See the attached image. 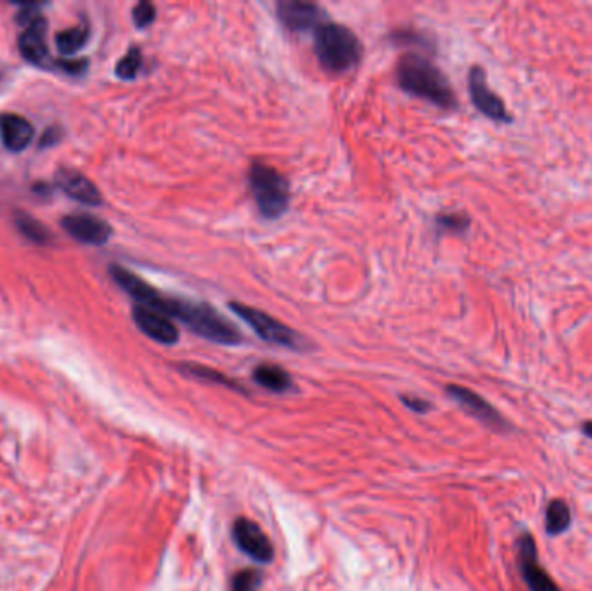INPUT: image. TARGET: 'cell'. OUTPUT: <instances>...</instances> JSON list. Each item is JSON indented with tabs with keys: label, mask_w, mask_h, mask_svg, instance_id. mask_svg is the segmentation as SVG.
I'll use <instances>...</instances> for the list:
<instances>
[{
	"label": "cell",
	"mask_w": 592,
	"mask_h": 591,
	"mask_svg": "<svg viewBox=\"0 0 592 591\" xmlns=\"http://www.w3.org/2000/svg\"><path fill=\"white\" fill-rule=\"evenodd\" d=\"M110 275L113 281L137 302V306H144L167 317L179 319L191 332L204 340L221 346H240L242 342L240 330L210 304L183 296H165L143 277L116 264L110 267Z\"/></svg>",
	"instance_id": "cell-1"
},
{
	"label": "cell",
	"mask_w": 592,
	"mask_h": 591,
	"mask_svg": "<svg viewBox=\"0 0 592 591\" xmlns=\"http://www.w3.org/2000/svg\"><path fill=\"white\" fill-rule=\"evenodd\" d=\"M397 82L402 91L421 97L442 110L458 108V95L449 78L428 55H402L397 65Z\"/></svg>",
	"instance_id": "cell-2"
},
{
	"label": "cell",
	"mask_w": 592,
	"mask_h": 591,
	"mask_svg": "<svg viewBox=\"0 0 592 591\" xmlns=\"http://www.w3.org/2000/svg\"><path fill=\"white\" fill-rule=\"evenodd\" d=\"M314 51L319 65L331 74H345L362 57V44L350 28L326 21L314 32Z\"/></svg>",
	"instance_id": "cell-3"
},
{
	"label": "cell",
	"mask_w": 592,
	"mask_h": 591,
	"mask_svg": "<svg viewBox=\"0 0 592 591\" xmlns=\"http://www.w3.org/2000/svg\"><path fill=\"white\" fill-rule=\"evenodd\" d=\"M248 185L261 217L279 219L290 205V183L278 168L261 162H253L248 170Z\"/></svg>",
	"instance_id": "cell-4"
},
{
	"label": "cell",
	"mask_w": 592,
	"mask_h": 591,
	"mask_svg": "<svg viewBox=\"0 0 592 591\" xmlns=\"http://www.w3.org/2000/svg\"><path fill=\"white\" fill-rule=\"evenodd\" d=\"M229 307L253 332L257 333L263 342L274 344L279 347H286V349H293V351L303 347V338L295 330H291L290 326L278 321L276 317H272L260 309H253L246 304H240V302H231Z\"/></svg>",
	"instance_id": "cell-5"
},
{
	"label": "cell",
	"mask_w": 592,
	"mask_h": 591,
	"mask_svg": "<svg viewBox=\"0 0 592 591\" xmlns=\"http://www.w3.org/2000/svg\"><path fill=\"white\" fill-rule=\"evenodd\" d=\"M468 91H469L471 103L475 105L477 110L480 111L481 115H485L487 118H490L498 124H511L513 122V116L509 115L504 101L490 89L488 80H487V72L479 65L471 66V70L468 74Z\"/></svg>",
	"instance_id": "cell-6"
},
{
	"label": "cell",
	"mask_w": 592,
	"mask_h": 591,
	"mask_svg": "<svg viewBox=\"0 0 592 591\" xmlns=\"http://www.w3.org/2000/svg\"><path fill=\"white\" fill-rule=\"evenodd\" d=\"M518 567L528 590L561 591L555 579L538 562L536 539L528 533H523L518 539Z\"/></svg>",
	"instance_id": "cell-7"
},
{
	"label": "cell",
	"mask_w": 592,
	"mask_h": 591,
	"mask_svg": "<svg viewBox=\"0 0 592 591\" xmlns=\"http://www.w3.org/2000/svg\"><path fill=\"white\" fill-rule=\"evenodd\" d=\"M278 18L284 28L296 34H305L311 30H317L324 25L328 18L326 13L312 2H300V0H284L279 2Z\"/></svg>",
	"instance_id": "cell-8"
},
{
	"label": "cell",
	"mask_w": 592,
	"mask_h": 591,
	"mask_svg": "<svg viewBox=\"0 0 592 591\" xmlns=\"http://www.w3.org/2000/svg\"><path fill=\"white\" fill-rule=\"evenodd\" d=\"M232 537L242 554L248 555L250 558L257 562H271L274 556V548L271 539L260 529L259 524H255L250 518H238L232 527Z\"/></svg>",
	"instance_id": "cell-9"
},
{
	"label": "cell",
	"mask_w": 592,
	"mask_h": 591,
	"mask_svg": "<svg viewBox=\"0 0 592 591\" xmlns=\"http://www.w3.org/2000/svg\"><path fill=\"white\" fill-rule=\"evenodd\" d=\"M447 394L468 411L473 418L480 420L483 426H492L496 430H508L509 424L502 418L499 411L492 406L488 401H485L480 394L473 392L471 388L461 387V386H449Z\"/></svg>",
	"instance_id": "cell-10"
},
{
	"label": "cell",
	"mask_w": 592,
	"mask_h": 591,
	"mask_svg": "<svg viewBox=\"0 0 592 591\" xmlns=\"http://www.w3.org/2000/svg\"><path fill=\"white\" fill-rule=\"evenodd\" d=\"M132 317L137 328L151 340L163 346H175L179 342V330L167 316L156 313L144 306H135Z\"/></svg>",
	"instance_id": "cell-11"
},
{
	"label": "cell",
	"mask_w": 592,
	"mask_h": 591,
	"mask_svg": "<svg viewBox=\"0 0 592 591\" xmlns=\"http://www.w3.org/2000/svg\"><path fill=\"white\" fill-rule=\"evenodd\" d=\"M63 229L80 243L104 245L112 238V225L91 214H74L61 221Z\"/></svg>",
	"instance_id": "cell-12"
},
{
	"label": "cell",
	"mask_w": 592,
	"mask_h": 591,
	"mask_svg": "<svg viewBox=\"0 0 592 591\" xmlns=\"http://www.w3.org/2000/svg\"><path fill=\"white\" fill-rule=\"evenodd\" d=\"M45 34H47V23L40 15L38 18L25 26V32L19 37L18 45L21 55L28 63L40 66V68H49L53 65L51 55H49V47L45 42Z\"/></svg>",
	"instance_id": "cell-13"
},
{
	"label": "cell",
	"mask_w": 592,
	"mask_h": 591,
	"mask_svg": "<svg viewBox=\"0 0 592 591\" xmlns=\"http://www.w3.org/2000/svg\"><path fill=\"white\" fill-rule=\"evenodd\" d=\"M54 183L66 196L78 204L89 206L103 204V196L93 181L74 168H59L54 175Z\"/></svg>",
	"instance_id": "cell-14"
},
{
	"label": "cell",
	"mask_w": 592,
	"mask_h": 591,
	"mask_svg": "<svg viewBox=\"0 0 592 591\" xmlns=\"http://www.w3.org/2000/svg\"><path fill=\"white\" fill-rule=\"evenodd\" d=\"M0 135L5 148L13 153H19L30 146L35 135V129L25 116L4 113L0 115Z\"/></svg>",
	"instance_id": "cell-15"
},
{
	"label": "cell",
	"mask_w": 592,
	"mask_h": 591,
	"mask_svg": "<svg viewBox=\"0 0 592 591\" xmlns=\"http://www.w3.org/2000/svg\"><path fill=\"white\" fill-rule=\"evenodd\" d=\"M253 380L260 387L267 388L271 392H286L290 390L293 382L291 376L286 370H282L278 365H259L253 370Z\"/></svg>",
	"instance_id": "cell-16"
},
{
	"label": "cell",
	"mask_w": 592,
	"mask_h": 591,
	"mask_svg": "<svg viewBox=\"0 0 592 591\" xmlns=\"http://www.w3.org/2000/svg\"><path fill=\"white\" fill-rule=\"evenodd\" d=\"M572 512L567 501L553 499L546 510V533L549 536H559L570 529Z\"/></svg>",
	"instance_id": "cell-17"
},
{
	"label": "cell",
	"mask_w": 592,
	"mask_h": 591,
	"mask_svg": "<svg viewBox=\"0 0 592 591\" xmlns=\"http://www.w3.org/2000/svg\"><path fill=\"white\" fill-rule=\"evenodd\" d=\"M89 28L87 26H74L70 30L59 32L56 35V47L57 51L63 55H74L84 49V45L89 40Z\"/></svg>",
	"instance_id": "cell-18"
},
{
	"label": "cell",
	"mask_w": 592,
	"mask_h": 591,
	"mask_svg": "<svg viewBox=\"0 0 592 591\" xmlns=\"http://www.w3.org/2000/svg\"><path fill=\"white\" fill-rule=\"evenodd\" d=\"M16 225L28 240L35 241L38 245H45L51 241L49 229L42 222H38L37 219L26 215V214H18Z\"/></svg>",
	"instance_id": "cell-19"
},
{
	"label": "cell",
	"mask_w": 592,
	"mask_h": 591,
	"mask_svg": "<svg viewBox=\"0 0 592 591\" xmlns=\"http://www.w3.org/2000/svg\"><path fill=\"white\" fill-rule=\"evenodd\" d=\"M469 217L464 212H444L439 214L435 219V225L439 227L440 233H449V235H463L469 227Z\"/></svg>",
	"instance_id": "cell-20"
},
{
	"label": "cell",
	"mask_w": 592,
	"mask_h": 591,
	"mask_svg": "<svg viewBox=\"0 0 592 591\" xmlns=\"http://www.w3.org/2000/svg\"><path fill=\"white\" fill-rule=\"evenodd\" d=\"M143 68V53L139 47H130L127 55H123L114 68V74L122 80H133Z\"/></svg>",
	"instance_id": "cell-21"
},
{
	"label": "cell",
	"mask_w": 592,
	"mask_h": 591,
	"mask_svg": "<svg viewBox=\"0 0 592 591\" xmlns=\"http://www.w3.org/2000/svg\"><path fill=\"white\" fill-rule=\"evenodd\" d=\"M132 18L137 28H148L156 19V7L151 2H139L132 11Z\"/></svg>",
	"instance_id": "cell-22"
},
{
	"label": "cell",
	"mask_w": 592,
	"mask_h": 591,
	"mask_svg": "<svg viewBox=\"0 0 592 591\" xmlns=\"http://www.w3.org/2000/svg\"><path fill=\"white\" fill-rule=\"evenodd\" d=\"M260 574L257 571H242L232 579V591H257L260 586Z\"/></svg>",
	"instance_id": "cell-23"
},
{
	"label": "cell",
	"mask_w": 592,
	"mask_h": 591,
	"mask_svg": "<svg viewBox=\"0 0 592 591\" xmlns=\"http://www.w3.org/2000/svg\"><path fill=\"white\" fill-rule=\"evenodd\" d=\"M57 65L66 74L80 75L85 72L89 63H87V59H61V61H57Z\"/></svg>",
	"instance_id": "cell-24"
},
{
	"label": "cell",
	"mask_w": 592,
	"mask_h": 591,
	"mask_svg": "<svg viewBox=\"0 0 592 591\" xmlns=\"http://www.w3.org/2000/svg\"><path fill=\"white\" fill-rule=\"evenodd\" d=\"M59 139H61V129L51 127V129H47L44 132V135H42V139H40V148L53 146V145H56Z\"/></svg>",
	"instance_id": "cell-25"
},
{
	"label": "cell",
	"mask_w": 592,
	"mask_h": 591,
	"mask_svg": "<svg viewBox=\"0 0 592 591\" xmlns=\"http://www.w3.org/2000/svg\"><path fill=\"white\" fill-rule=\"evenodd\" d=\"M402 399H404L406 406L410 407L412 411H418V413H425V411L429 409V405H428L426 401H423V399H419V397H402Z\"/></svg>",
	"instance_id": "cell-26"
},
{
	"label": "cell",
	"mask_w": 592,
	"mask_h": 591,
	"mask_svg": "<svg viewBox=\"0 0 592 591\" xmlns=\"http://www.w3.org/2000/svg\"><path fill=\"white\" fill-rule=\"evenodd\" d=\"M582 432H584L587 437H591L592 439V420L586 422V424L582 426Z\"/></svg>",
	"instance_id": "cell-27"
}]
</instances>
